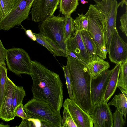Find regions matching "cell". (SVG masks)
<instances>
[{"instance_id": "obj_1", "label": "cell", "mask_w": 127, "mask_h": 127, "mask_svg": "<svg viewBox=\"0 0 127 127\" xmlns=\"http://www.w3.org/2000/svg\"><path fill=\"white\" fill-rule=\"evenodd\" d=\"M33 98L47 102L55 113H60L63 104V84L57 73L39 62L31 61V74Z\"/></svg>"}, {"instance_id": "obj_2", "label": "cell", "mask_w": 127, "mask_h": 127, "mask_svg": "<svg viewBox=\"0 0 127 127\" xmlns=\"http://www.w3.org/2000/svg\"><path fill=\"white\" fill-rule=\"evenodd\" d=\"M66 66L69 71L74 101L84 110L92 108L91 92L92 77L86 65L67 55Z\"/></svg>"}, {"instance_id": "obj_3", "label": "cell", "mask_w": 127, "mask_h": 127, "mask_svg": "<svg viewBox=\"0 0 127 127\" xmlns=\"http://www.w3.org/2000/svg\"><path fill=\"white\" fill-rule=\"evenodd\" d=\"M88 16L87 31L94 41L97 55L104 60L106 58L107 32L106 23L101 13L95 6L90 4L85 14Z\"/></svg>"}, {"instance_id": "obj_4", "label": "cell", "mask_w": 127, "mask_h": 127, "mask_svg": "<svg viewBox=\"0 0 127 127\" xmlns=\"http://www.w3.org/2000/svg\"><path fill=\"white\" fill-rule=\"evenodd\" d=\"M65 19L64 16L54 15L41 22L38 27L39 32L53 42L67 56L69 50L64 39Z\"/></svg>"}, {"instance_id": "obj_5", "label": "cell", "mask_w": 127, "mask_h": 127, "mask_svg": "<svg viewBox=\"0 0 127 127\" xmlns=\"http://www.w3.org/2000/svg\"><path fill=\"white\" fill-rule=\"evenodd\" d=\"M34 0H13L10 12L0 21V30L8 31L27 19Z\"/></svg>"}, {"instance_id": "obj_6", "label": "cell", "mask_w": 127, "mask_h": 127, "mask_svg": "<svg viewBox=\"0 0 127 127\" xmlns=\"http://www.w3.org/2000/svg\"><path fill=\"white\" fill-rule=\"evenodd\" d=\"M5 59L10 71L17 75L22 74L30 75L32 60L28 53L23 49L13 48L7 49Z\"/></svg>"}, {"instance_id": "obj_7", "label": "cell", "mask_w": 127, "mask_h": 127, "mask_svg": "<svg viewBox=\"0 0 127 127\" xmlns=\"http://www.w3.org/2000/svg\"><path fill=\"white\" fill-rule=\"evenodd\" d=\"M27 115L38 116L49 122L55 127H61L62 118L60 113L55 112L46 102L33 97L23 106Z\"/></svg>"}, {"instance_id": "obj_8", "label": "cell", "mask_w": 127, "mask_h": 127, "mask_svg": "<svg viewBox=\"0 0 127 127\" xmlns=\"http://www.w3.org/2000/svg\"><path fill=\"white\" fill-rule=\"evenodd\" d=\"M94 5L101 13L105 21L107 32L106 47L109 49L113 34L117 29L116 20L119 3L117 0H102Z\"/></svg>"}, {"instance_id": "obj_9", "label": "cell", "mask_w": 127, "mask_h": 127, "mask_svg": "<svg viewBox=\"0 0 127 127\" xmlns=\"http://www.w3.org/2000/svg\"><path fill=\"white\" fill-rule=\"evenodd\" d=\"M94 127H113L112 114L109 106L102 99L93 105L88 112Z\"/></svg>"}, {"instance_id": "obj_10", "label": "cell", "mask_w": 127, "mask_h": 127, "mask_svg": "<svg viewBox=\"0 0 127 127\" xmlns=\"http://www.w3.org/2000/svg\"><path fill=\"white\" fill-rule=\"evenodd\" d=\"M60 1V0H34L31 9L32 21L41 22L54 15Z\"/></svg>"}, {"instance_id": "obj_11", "label": "cell", "mask_w": 127, "mask_h": 127, "mask_svg": "<svg viewBox=\"0 0 127 127\" xmlns=\"http://www.w3.org/2000/svg\"><path fill=\"white\" fill-rule=\"evenodd\" d=\"M77 127H93V123L89 114L82 109L73 99L67 98L63 104Z\"/></svg>"}, {"instance_id": "obj_12", "label": "cell", "mask_w": 127, "mask_h": 127, "mask_svg": "<svg viewBox=\"0 0 127 127\" xmlns=\"http://www.w3.org/2000/svg\"><path fill=\"white\" fill-rule=\"evenodd\" d=\"M112 71L108 69L92 78L91 92L93 106L103 99Z\"/></svg>"}, {"instance_id": "obj_13", "label": "cell", "mask_w": 127, "mask_h": 127, "mask_svg": "<svg viewBox=\"0 0 127 127\" xmlns=\"http://www.w3.org/2000/svg\"><path fill=\"white\" fill-rule=\"evenodd\" d=\"M107 53L110 61L116 64L127 60V44L120 36L117 29L113 35Z\"/></svg>"}, {"instance_id": "obj_14", "label": "cell", "mask_w": 127, "mask_h": 127, "mask_svg": "<svg viewBox=\"0 0 127 127\" xmlns=\"http://www.w3.org/2000/svg\"><path fill=\"white\" fill-rule=\"evenodd\" d=\"M17 87L7 77V78L3 100L0 109V119L8 122L14 119L13 107V96Z\"/></svg>"}, {"instance_id": "obj_15", "label": "cell", "mask_w": 127, "mask_h": 127, "mask_svg": "<svg viewBox=\"0 0 127 127\" xmlns=\"http://www.w3.org/2000/svg\"><path fill=\"white\" fill-rule=\"evenodd\" d=\"M67 47L81 60L88 64L92 61L82 39L81 31H76L74 34L67 41Z\"/></svg>"}, {"instance_id": "obj_16", "label": "cell", "mask_w": 127, "mask_h": 127, "mask_svg": "<svg viewBox=\"0 0 127 127\" xmlns=\"http://www.w3.org/2000/svg\"><path fill=\"white\" fill-rule=\"evenodd\" d=\"M121 64L120 63L116 64L115 66L112 69L103 99L104 101L106 103L114 94L117 87Z\"/></svg>"}, {"instance_id": "obj_17", "label": "cell", "mask_w": 127, "mask_h": 127, "mask_svg": "<svg viewBox=\"0 0 127 127\" xmlns=\"http://www.w3.org/2000/svg\"><path fill=\"white\" fill-rule=\"evenodd\" d=\"M122 94L116 95L108 104V106L114 105L117 110L123 116L126 120L127 110V91L119 88Z\"/></svg>"}, {"instance_id": "obj_18", "label": "cell", "mask_w": 127, "mask_h": 127, "mask_svg": "<svg viewBox=\"0 0 127 127\" xmlns=\"http://www.w3.org/2000/svg\"><path fill=\"white\" fill-rule=\"evenodd\" d=\"M17 127H51L55 126L48 121L38 116L31 114L28 117L22 119L21 122Z\"/></svg>"}, {"instance_id": "obj_19", "label": "cell", "mask_w": 127, "mask_h": 127, "mask_svg": "<svg viewBox=\"0 0 127 127\" xmlns=\"http://www.w3.org/2000/svg\"><path fill=\"white\" fill-rule=\"evenodd\" d=\"M87 66L92 78L108 70L110 67V65L107 61H105L97 56L94 60L88 63Z\"/></svg>"}, {"instance_id": "obj_20", "label": "cell", "mask_w": 127, "mask_h": 127, "mask_svg": "<svg viewBox=\"0 0 127 127\" xmlns=\"http://www.w3.org/2000/svg\"><path fill=\"white\" fill-rule=\"evenodd\" d=\"M81 34L85 47L92 61H93L98 56L96 54L95 44L87 31L85 30L81 31Z\"/></svg>"}, {"instance_id": "obj_21", "label": "cell", "mask_w": 127, "mask_h": 127, "mask_svg": "<svg viewBox=\"0 0 127 127\" xmlns=\"http://www.w3.org/2000/svg\"><path fill=\"white\" fill-rule=\"evenodd\" d=\"M79 4L78 0H60V11L63 14L71 15Z\"/></svg>"}, {"instance_id": "obj_22", "label": "cell", "mask_w": 127, "mask_h": 127, "mask_svg": "<svg viewBox=\"0 0 127 127\" xmlns=\"http://www.w3.org/2000/svg\"><path fill=\"white\" fill-rule=\"evenodd\" d=\"M64 26V41L67 43V41L75 34V29L74 20L71 15H65Z\"/></svg>"}, {"instance_id": "obj_23", "label": "cell", "mask_w": 127, "mask_h": 127, "mask_svg": "<svg viewBox=\"0 0 127 127\" xmlns=\"http://www.w3.org/2000/svg\"><path fill=\"white\" fill-rule=\"evenodd\" d=\"M0 109L2 105L4 96L6 82L8 77L7 69L5 65L0 66Z\"/></svg>"}, {"instance_id": "obj_24", "label": "cell", "mask_w": 127, "mask_h": 127, "mask_svg": "<svg viewBox=\"0 0 127 127\" xmlns=\"http://www.w3.org/2000/svg\"><path fill=\"white\" fill-rule=\"evenodd\" d=\"M117 87L127 91V60L122 63Z\"/></svg>"}, {"instance_id": "obj_25", "label": "cell", "mask_w": 127, "mask_h": 127, "mask_svg": "<svg viewBox=\"0 0 127 127\" xmlns=\"http://www.w3.org/2000/svg\"><path fill=\"white\" fill-rule=\"evenodd\" d=\"M78 16L74 20L75 31H87L88 24V16L85 14L84 15L83 13H78Z\"/></svg>"}, {"instance_id": "obj_26", "label": "cell", "mask_w": 127, "mask_h": 127, "mask_svg": "<svg viewBox=\"0 0 127 127\" xmlns=\"http://www.w3.org/2000/svg\"><path fill=\"white\" fill-rule=\"evenodd\" d=\"M26 95L25 92L23 87L17 86L13 96V107L14 109L17 106L22 103L23 99Z\"/></svg>"}, {"instance_id": "obj_27", "label": "cell", "mask_w": 127, "mask_h": 127, "mask_svg": "<svg viewBox=\"0 0 127 127\" xmlns=\"http://www.w3.org/2000/svg\"><path fill=\"white\" fill-rule=\"evenodd\" d=\"M64 108L61 127H77L67 110Z\"/></svg>"}, {"instance_id": "obj_28", "label": "cell", "mask_w": 127, "mask_h": 127, "mask_svg": "<svg viewBox=\"0 0 127 127\" xmlns=\"http://www.w3.org/2000/svg\"><path fill=\"white\" fill-rule=\"evenodd\" d=\"M13 3V0H0V6L3 18L11 11Z\"/></svg>"}, {"instance_id": "obj_29", "label": "cell", "mask_w": 127, "mask_h": 127, "mask_svg": "<svg viewBox=\"0 0 127 127\" xmlns=\"http://www.w3.org/2000/svg\"><path fill=\"white\" fill-rule=\"evenodd\" d=\"M113 127H123L125 126V121L123 116L116 109L112 115Z\"/></svg>"}, {"instance_id": "obj_30", "label": "cell", "mask_w": 127, "mask_h": 127, "mask_svg": "<svg viewBox=\"0 0 127 127\" xmlns=\"http://www.w3.org/2000/svg\"><path fill=\"white\" fill-rule=\"evenodd\" d=\"M62 68L64 73V76L66 81V83L67 89L69 98L73 99L72 89L69 71L66 65H63Z\"/></svg>"}, {"instance_id": "obj_31", "label": "cell", "mask_w": 127, "mask_h": 127, "mask_svg": "<svg viewBox=\"0 0 127 127\" xmlns=\"http://www.w3.org/2000/svg\"><path fill=\"white\" fill-rule=\"evenodd\" d=\"M126 12L120 17L121 25L119 28L122 32L127 36V6H126Z\"/></svg>"}, {"instance_id": "obj_32", "label": "cell", "mask_w": 127, "mask_h": 127, "mask_svg": "<svg viewBox=\"0 0 127 127\" xmlns=\"http://www.w3.org/2000/svg\"><path fill=\"white\" fill-rule=\"evenodd\" d=\"M33 33L35 36L36 41L38 43L45 47L53 54V51L52 48L45 40L43 36L40 32L38 33Z\"/></svg>"}, {"instance_id": "obj_33", "label": "cell", "mask_w": 127, "mask_h": 127, "mask_svg": "<svg viewBox=\"0 0 127 127\" xmlns=\"http://www.w3.org/2000/svg\"><path fill=\"white\" fill-rule=\"evenodd\" d=\"M14 114L15 116H18L22 119H25L28 117V115L24 109L22 103L16 107L14 109Z\"/></svg>"}, {"instance_id": "obj_34", "label": "cell", "mask_w": 127, "mask_h": 127, "mask_svg": "<svg viewBox=\"0 0 127 127\" xmlns=\"http://www.w3.org/2000/svg\"><path fill=\"white\" fill-rule=\"evenodd\" d=\"M7 49L3 46L0 39V66L5 65V61Z\"/></svg>"}, {"instance_id": "obj_35", "label": "cell", "mask_w": 127, "mask_h": 127, "mask_svg": "<svg viewBox=\"0 0 127 127\" xmlns=\"http://www.w3.org/2000/svg\"><path fill=\"white\" fill-rule=\"evenodd\" d=\"M25 32L26 34L33 41H36L35 36L31 30H26Z\"/></svg>"}, {"instance_id": "obj_36", "label": "cell", "mask_w": 127, "mask_h": 127, "mask_svg": "<svg viewBox=\"0 0 127 127\" xmlns=\"http://www.w3.org/2000/svg\"><path fill=\"white\" fill-rule=\"evenodd\" d=\"M120 6L122 7L124 4L126 6H127V0H121V1L119 2Z\"/></svg>"}, {"instance_id": "obj_37", "label": "cell", "mask_w": 127, "mask_h": 127, "mask_svg": "<svg viewBox=\"0 0 127 127\" xmlns=\"http://www.w3.org/2000/svg\"><path fill=\"white\" fill-rule=\"evenodd\" d=\"M3 18L2 11L0 6V21Z\"/></svg>"}, {"instance_id": "obj_38", "label": "cell", "mask_w": 127, "mask_h": 127, "mask_svg": "<svg viewBox=\"0 0 127 127\" xmlns=\"http://www.w3.org/2000/svg\"><path fill=\"white\" fill-rule=\"evenodd\" d=\"M10 126L8 125H4L3 123L0 124V127H9Z\"/></svg>"}, {"instance_id": "obj_39", "label": "cell", "mask_w": 127, "mask_h": 127, "mask_svg": "<svg viewBox=\"0 0 127 127\" xmlns=\"http://www.w3.org/2000/svg\"><path fill=\"white\" fill-rule=\"evenodd\" d=\"M95 2L96 4H97L100 2L102 0H93Z\"/></svg>"}, {"instance_id": "obj_40", "label": "cell", "mask_w": 127, "mask_h": 127, "mask_svg": "<svg viewBox=\"0 0 127 127\" xmlns=\"http://www.w3.org/2000/svg\"><path fill=\"white\" fill-rule=\"evenodd\" d=\"M88 1H86L85 0H84L83 2L81 3L82 4H85L88 3Z\"/></svg>"}, {"instance_id": "obj_41", "label": "cell", "mask_w": 127, "mask_h": 127, "mask_svg": "<svg viewBox=\"0 0 127 127\" xmlns=\"http://www.w3.org/2000/svg\"><path fill=\"white\" fill-rule=\"evenodd\" d=\"M85 0H80L81 3H82Z\"/></svg>"}, {"instance_id": "obj_42", "label": "cell", "mask_w": 127, "mask_h": 127, "mask_svg": "<svg viewBox=\"0 0 127 127\" xmlns=\"http://www.w3.org/2000/svg\"></svg>"}]
</instances>
